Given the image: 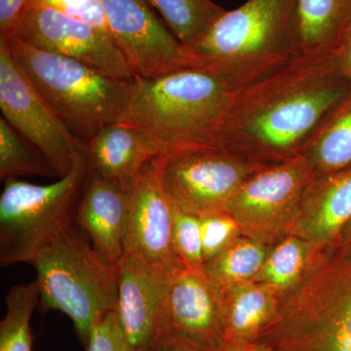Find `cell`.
I'll list each match as a JSON object with an SVG mask.
<instances>
[{
    "instance_id": "cell-1",
    "label": "cell",
    "mask_w": 351,
    "mask_h": 351,
    "mask_svg": "<svg viewBox=\"0 0 351 351\" xmlns=\"http://www.w3.org/2000/svg\"><path fill=\"white\" fill-rule=\"evenodd\" d=\"M350 92L337 52L302 51L237 90L219 128V151L260 166L301 156Z\"/></svg>"
},
{
    "instance_id": "cell-2",
    "label": "cell",
    "mask_w": 351,
    "mask_h": 351,
    "mask_svg": "<svg viewBox=\"0 0 351 351\" xmlns=\"http://www.w3.org/2000/svg\"><path fill=\"white\" fill-rule=\"evenodd\" d=\"M239 89L221 76L196 69L135 78L119 122L152 135L164 156L219 151V128Z\"/></svg>"
},
{
    "instance_id": "cell-3",
    "label": "cell",
    "mask_w": 351,
    "mask_h": 351,
    "mask_svg": "<svg viewBox=\"0 0 351 351\" xmlns=\"http://www.w3.org/2000/svg\"><path fill=\"white\" fill-rule=\"evenodd\" d=\"M299 0H248L226 10L188 50L189 68L240 88L285 66L302 52Z\"/></svg>"
},
{
    "instance_id": "cell-4",
    "label": "cell",
    "mask_w": 351,
    "mask_h": 351,
    "mask_svg": "<svg viewBox=\"0 0 351 351\" xmlns=\"http://www.w3.org/2000/svg\"><path fill=\"white\" fill-rule=\"evenodd\" d=\"M1 38L32 84L76 137L88 143L104 127L119 122L133 80L112 77L15 36Z\"/></svg>"
},
{
    "instance_id": "cell-5",
    "label": "cell",
    "mask_w": 351,
    "mask_h": 351,
    "mask_svg": "<svg viewBox=\"0 0 351 351\" xmlns=\"http://www.w3.org/2000/svg\"><path fill=\"white\" fill-rule=\"evenodd\" d=\"M32 265L38 274L41 306L68 315L86 348L94 323L117 311V265L101 257L71 223L48 240Z\"/></svg>"
},
{
    "instance_id": "cell-6",
    "label": "cell",
    "mask_w": 351,
    "mask_h": 351,
    "mask_svg": "<svg viewBox=\"0 0 351 351\" xmlns=\"http://www.w3.org/2000/svg\"><path fill=\"white\" fill-rule=\"evenodd\" d=\"M258 341L272 351H351V258L302 277Z\"/></svg>"
},
{
    "instance_id": "cell-7",
    "label": "cell",
    "mask_w": 351,
    "mask_h": 351,
    "mask_svg": "<svg viewBox=\"0 0 351 351\" xmlns=\"http://www.w3.org/2000/svg\"><path fill=\"white\" fill-rule=\"evenodd\" d=\"M89 168L86 154L69 174L40 186L16 178L4 181L0 196V263H32L48 240L71 223V210Z\"/></svg>"
},
{
    "instance_id": "cell-8",
    "label": "cell",
    "mask_w": 351,
    "mask_h": 351,
    "mask_svg": "<svg viewBox=\"0 0 351 351\" xmlns=\"http://www.w3.org/2000/svg\"><path fill=\"white\" fill-rule=\"evenodd\" d=\"M0 108L2 117L49 161L60 178L86 154L76 137L21 69L0 38Z\"/></svg>"
},
{
    "instance_id": "cell-9",
    "label": "cell",
    "mask_w": 351,
    "mask_h": 351,
    "mask_svg": "<svg viewBox=\"0 0 351 351\" xmlns=\"http://www.w3.org/2000/svg\"><path fill=\"white\" fill-rule=\"evenodd\" d=\"M156 160L173 204L198 218L228 213L242 184L263 167L221 151L182 152Z\"/></svg>"
},
{
    "instance_id": "cell-10",
    "label": "cell",
    "mask_w": 351,
    "mask_h": 351,
    "mask_svg": "<svg viewBox=\"0 0 351 351\" xmlns=\"http://www.w3.org/2000/svg\"><path fill=\"white\" fill-rule=\"evenodd\" d=\"M9 36L88 64L105 75L131 82L135 73L107 32L47 7L27 4Z\"/></svg>"
},
{
    "instance_id": "cell-11",
    "label": "cell",
    "mask_w": 351,
    "mask_h": 351,
    "mask_svg": "<svg viewBox=\"0 0 351 351\" xmlns=\"http://www.w3.org/2000/svg\"><path fill=\"white\" fill-rule=\"evenodd\" d=\"M313 178L304 156L263 166L242 184L228 214L254 239H269L299 217Z\"/></svg>"
},
{
    "instance_id": "cell-12",
    "label": "cell",
    "mask_w": 351,
    "mask_h": 351,
    "mask_svg": "<svg viewBox=\"0 0 351 351\" xmlns=\"http://www.w3.org/2000/svg\"><path fill=\"white\" fill-rule=\"evenodd\" d=\"M108 32L136 78L189 68L186 48L161 22L147 0H101Z\"/></svg>"
},
{
    "instance_id": "cell-13",
    "label": "cell",
    "mask_w": 351,
    "mask_h": 351,
    "mask_svg": "<svg viewBox=\"0 0 351 351\" xmlns=\"http://www.w3.org/2000/svg\"><path fill=\"white\" fill-rule=\"evenodd\" d=\"M159 341H184L204 351L225 343L221 295L203 270L182 267L173 276L159 314Z\"/></svg>"
},
{
    "instance_id": "cell-14",
    "label": "cell",
    "mask_w": 351,
    "mask_h": 351,
    "mask_svg": "<svg viewBox=\"0 0 351 351\" xmlns=\"http://www.w3.org/2000/svg\"><path fill=\"white\" fill-rule=\"evenodd\" d=\"M156 159L145 166L129 191L124 255L177 271L184 265L173 240L172 201Z\"/></svg>"
},
{
    "instance_id": "cell-15",
    "label": "cell",
    "mask_w": 351,
    "mask_h": 351,
    "mask_svg": "<svg viewBox=\"0 0 351 351\" xmlns=\"http://www.w3.org/2000/svg\"><path fill=\"white\" fill-rule=\"evenodd\" d=\"M117 313L129 351H147L156 341L164 299L176 272L124 255L117 265Z\"/></svg>"
},
{
    "instance_id": "cell-16",
    "label": "cell",
    "mask_w": 351,
    "mask_h": 351,
    "mask_svg": "<svg viewBox=\"0 0 351 351\" xmlns=\"http://www.w3.org/2000/svg\"><path fill=\"white\" fill-rule=\"evenodd\" d=\"M86 156L89 173L130 191L145 166L163 157L164 151L147 132L117 122L88 141Z\"/></svg>"
},
{
    "instance_id": "cell-17",
    "label": "cell",
    "mask_w": 351,
    "mask_h": 351,
    "mask_svg": "<svg viewBox=\"0 0 351 351\" xmlns=\"http://www.w3.org/2000/svg\"><path fill=\"white\" fill-rule=\"evenodd\" d=\"M129 191L117 182L89 173L77 207L76 223L95 250L113 265L124 255Z\"/></svg>"
},
{
    "instance_id": "cell-18",
    "label": "cell",
    "mask_w": 351,
    "mask_h": 351,
    "mask_svg": "<svg viewBox=\"0 0 351 351\" xmlns=\"http://www.w3.org/2000/svg\"><path fill=\"white\" fill-rule=\"evenodd\" d=\"M298 233L307 243L331 241L351 221V167L314 177L302 199Z\"/></svg>"
},
{
    "instance_id": "cell-19",
    "label": "cell",
    "mask_w": 351,
    "mask_h": 351,
    "mask_svg": "<svg viewBox=\"0 0 351 351\" xmlns=\"http://www.w3.org/2000/svg\"><path fill=\"white\" fill-rule=\"evenodd\" d=\"M219 290V289H218ZM225 343L257 341L278 313V290L267 284L243 282L219 290Z\"/></svg>"
},
{
    "instance_id": "cell-20",
    "label": "cell",
    "mask_w": 351,
    "mask_h": 351,
    "mask_svg": "<svg viewBox=\"0 0 351 351\" xmlns=\"http://www.w3.org/2000/svg\"><path fill=\"white\" fill-rule=\"evenodd\" d=\"M302 51L337 52L351 34V0H299Z\"/></svg>"
},
{
    "instance_id": "cell-21",
    "label": "cell",
    "mask_w": 351,
    "mask_h": 351,
    "mask_svg": "<svg viewBox=\"0 0 351 351\" xmlns=\"http://www.w3.org/2000/svg\"><path fill=\"white\" fill-rule=\"evenodd\" d=\"M302 156L314 177L351 167V92L335 108Z\"/></svg>"
},
{
    "instance_id": "cell-22",
    "label": "cell",
    "mask_w": 351,
    "mask_h": 351,
    "mask_svg": "<svg viewBox=\"0 0 351 351\" xmlns=\"http://www.w3.org/2000/svg\"><path fill=\"white\" fill-rule=\"evenodd\" d=\"M265 247L255 239H235L205 263V276L219 290L254 280L267 260Z\"/></svg>"
},
{
    "instance_id": "cell-23",
    "label": "cell",
    "mask_w": 351,
    "mask_h": 351,
    "mask_svg": "<svg viewBox=\"0 0 351 351\" xmlns=\"http://www.w3.org/2000/svg\"><path fill=\"white\" fill-rule=\"evenodd\" d=\"M186 49L207 34L226 9L211 0H147Z\"/></svg>"
},
{
    "instance_id": "cell-24",
    "label": "cell",
    "mask_w": 351,
    "mask_h": 351,
    "mask_svg": "<svg viewBox=\"0 0 351 351\" xmlns=\"http://www.w3.org/2000/svg\"><path fill=\"white\" fill-rule=\"evenodd\" d=\"M39 301L36 279L10 289L6 295V313L0 323V351H32L31 319Z\"/></svg>"
},
{
    "instance_id": "cell-25",
    "label": "cell",
    "mask_w": 351,
    "mask_h": 351,
    "mask_svg": "<svg viewBox=\"0 0 351 351\" xmlns=\"http://www.w3.org/2000/svg\"><path fill=\"white\" fill-rule=\"evenodd\" d=\"M24 137L3 117L0 119V179L2 181L18 176L57 175L49 161L40 152L27 145ZM58 176V175H57Z\"/></svg>"
},
{
    "instance_id": "cell-26",
    "label": "cell",
    "mask_w": 351,
    "mask_h": 351,
    "mask_svg": "<svg viewBox=\"0 0 351 351\" xmlns=\"http://www.w3.org/2000/svg\"><path fill=\"white\" fill-rule=\"evenodd\" d=\"M308 243L298 237H289L271 252L263 263L256 281L285 290L302 278L306 269Z\"/></svg>"
},
{
    "instance_id": "cell-27",
    "label": "cell",
    "mask_w": 351,
    "mask_h": 351,
    "mask_svg": "<svg viewBox=\"0 0 351 351\" xmlns=\"http://www.w3.org/2000/svg\"><path fill=\"white\" fill-rule=\"evenodd\" d=\"M173 240L178 257L186 269L203 270L202 237L200 219L184 213L173 204Z\"/></svg>"
},
{
    "instance_id": "cell-28",
    "label": "cell",
    "mask_w": 351,
    "mask_h": 351,
    "mask_svg": "<svg viewBox=\"0 0 351 351\" xmlns=\"http://www.w3.org/2000/svg\"><path fill=\"white\" fill-rule=\"evenodd\" d=\"M199 219L203 258L206 263L216 258L233 239H237L240 228L237 221L228 213L207 215Z\"/></svg>"
},
{
    "instance_id": "cell-29",
    "label": "cell",
    "mask_w": 351,
    "mask_h": 351,
    "mask_svg": "<svg viewBox=\"0 0 351 351\" xmlns=\"http://www.w3.org/2000/svg\"><path fill=\"white\" fill-rule=\"evenodd\" d=\"M27 4L47 7L110 34L101 0H29Z\"/></svg>"
},
{
    "instance_id": "cell-30",
    "label": "cell",
    "mask_w": 351,
    "mask_h": 351,
    "mask_svg": "<svg viewBox=\"0 0 351 351\" xmlns=\"http://www.w3.org/2000/svg\"><path fill=\"white\" fill-rule=\"evenodd\" d=\"M86 351H129L120 327L117 311H110L94 323Z\"/></svg>"
},
{
    "instance_id": "cell-31",
    "label": "cell",
    "mask_w": 351,
    "mask_h": 351,
    "mask_svg": "<svg viewBox=\"0 0 351 351\" xmlns=\"http://www.w3.org/2000/svg\"><path fill=\"white\" fill-rule=\"evenodd\" d=\"M29 0H0V38H6L12 32L21 13Z\"/></svg>"
},
{
    "instance_id": "cell-32",
    "label": "cell",
    "mask_w": 351,
    "mask_h": 351,
    "mask_svg": "<svg viewBox=\"0 0 351 351\" xmlns=\"http://www.w3.org/2000/svg\"><path fill=\"white\" fill-rule=\"evenodd\" d=\"M338 63L341 75L351 85V34L343 45L337 51Z\"/></svg>"
},
{
    "instance_id": "cell-33",
    "label": "cell",
    "mask_w": 351,
    "mask_h": 351,
    "mask_svg": "<svg viewBox=\"0 0 351 351\" xmlns=\"http://www.w3.org/2000/svg\"><path fill=\"white\" fill-rule=\"evenodd\" d=\"M217 351H272L271 348L260 341L225 343Z\"/></svg>"
},
{
    "instance_id": "cell-34",
    "label": "cell",
    "mask_w": 351,
    "mask_h": 351,
    "mask_svg": "<svg viewBox=\"0 0 351 351\" xmlns=\"http://www.w3.org/2000/svg\"><path fill=\"white\" fill-rule=\"evenodd\" d=\"M147 351H204L181 341H159Z\"/></svg>"
},
{
    "instance_id": "cell-35",
    "label": "cell",
    "mask_w": 351,
    "mask_h": 351,
    "mask_svg": "<svg viewBox=\"0 0 351 351\" xmlns=\"http://www.w3.org/2000/svg\"><path fill=\"white\" fill-rule=\"evenodd\" d=\"M350 226H351V225H350ZM350 230H351V228H350Z\"/></svg>"
}]
</instances>
